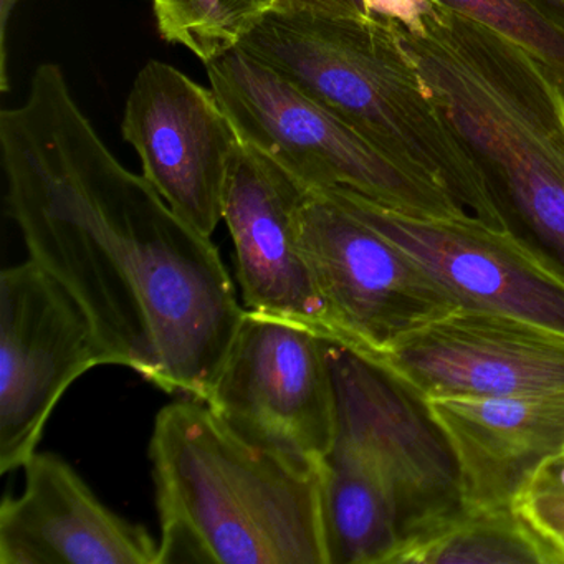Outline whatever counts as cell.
<instances>
[{
	"label": "cell",
	"mask_w": 564,
	"mask_h": 564,
	"mask_svg": "<svg viewBox=\"0 0 564 564\" xmlns=\"http://www.w3.org/2000/svg\"><path fill=\"white\" fill-rule=\"evenodd\" d=\"M0 151L29 256L85 310L111 365L206 402L246 312L210 237L118 161L58 65L2 110Z\"/></svg>",
	"instance_id": "obj_1"
},
{
	"label": "cell",
	"mask_w": 564,
	"mask_h": 564,
	"mask_svg": "<svg viewBox=\"0 0 564 564\" xmlns=\"http://www.w3.org/2000/svg\"><path fill=\"white\" fill-rule=\"evenodd\" d=\"M401 37L503 230L564 282L563 88L520 45L438 4Z\"/></svg>",
	"instance_id": "obj_2"
},
{
	"label": "cell",
	"mask_w": 564,
	"mask_h": 564,
	"mask_svg": "<svg viewBox=\"0 0 564 564\" xmlns=\"http://www.w3.org/2000/svg\"><path fill=\"white\" fill-rule=\"evenodd\" d=\"M150 458L158 564H328L322 465L242 441L189 398L161 409Z\"/></svg>",
	"instance_id": "obj_3"
},
{
	"label": "cell",
	"mask_w": 564,
	"mask_h": 564,
	"mask_svg": "<svg viewBox=\"0 0 564 564\" xmlns=\"http://www.w3.org/2000/svg\"><path fill=\"white\" fill-rule=\"evenodd\" d=\"M240 48L382 153L435 181L468 216L503 230L480 173L402 44L398 21L371 11L339 18L272 12Z\"/></svg>",
	"instance_id": "obj_4"
},
{
	"label": "cell",
	"mask_w": 564,
	"mask_h": 564,
	"mask_svg": "<svg viewBox=\"0 0 564 564\" xmlns=\"http://www.w3.org/2000/svg\"><path fill=\"white\" fill-rule=\"evenodd\" d=\"M240 140L308 189H348L417 219L468 216L444 187L399 164L355 128L242 48L206 64Z\"/></svg>",
	"instance_id": "obj_5"
},
{
	"label": "cell",
	"mask_w": 564,
	"mask_h": 564,
	"mask_svg": "<svg viewBox=\"0 0 564 564\" xmlns=\"http://www.w3.org/2000/svg\"><path fill=\"white\" fill-rule=\"evenodd\" d=\"M329 359L338 424L322 465L391 505L404 551L464 508L457 457L427 399L394 372L336 341Z\"/></svg>",
	"instance_id": "obj_6"
},
{
	"label": "cell",
	"mask_w": 564,
	"mask_h": 564,
	"mask_svg": "<svg viewBox=\"0 0 564 564\" xmlns=\"http://www.w3.org/2000/svg\"><path fill=\"white\" fill-rule=\"evenodd\" d=\"M300 240L325 312L328 338L378 358L458 308L411 256L325 191L310 189Z\"/></svg>",
	"instance_id": "obj_7"
},
{
	"label": "cell",
	"mask_w": 564,
	"mask_h": 564,
	"mask_svg": "<svg viewBox=\"0 0 564 564\" xmlns=\"http://www.w3.org/2000/svg\"><path fill=\"white\" fill-rule=\"evenodd\" d=\"M329 343L312 326L246 310L206 404L242 441L322 465L338 424Z\"/></svg>",
	"instance_id": "obj_8"
},
{
	"label": "cell",
	"mask_w": 564,
	"mask_h": 564,
	"mask_svg": "<svg viewBox=\"0 0 564 564\" xmlns=\"http://www.w3.org/2000/svg\"><path fill=\"white\" fill-rule=\"evenodd\" d=\"M111 365L77 300L29 259L0 275V471L24 467L75 379Z\"/></svg>",
	"instance_id": "obj_9"
},
{
	"label": "cell",
	"mask_w": 564,
	"mask_h": 564,
	"mask_svg": "<svg viewBox=\"0 0 564 564\" xmlns=\"http://www.w3.org/2000/svg\"><path fill=\"white\" fill-rule=\"evenodd\" d=\"M121 134L143 177L191 227L213 237L223 220L227 176L240 137L213 88L150 61L134 78Z\"/></svg>",
	"instance_id": "obj_10"
},
{
	"label": "cell",
	"mask_w": 564,
	"mask_h": 564,
	"mask_svg": "<svg viewBox=\"0 0 564 564\" xmlns=\"http://www.w3.org/2000/svg\"><path fill=\"white\" fill-rule=\"evenodd\" d=\"M323 191L401 247L462 308L514 316L564 335L563 280L507 230L471 216L417 219L352 191Z\"/></svg>",
	"instance_id": "obj_11"
},
{
	"label": "cell",
	"mask_w": 564,
	"mask_h": 564,
	"mask_svg": "<svg viewBox=\"0 0 564 564\" xmlns=\"http://www.w3.org/2000/svg\"><path fill=\"white\" fill-rule=\"evenodd\" d=\"M372 359L427 401L564 394V335L501 313L458 306Z\"/></svg>",
	"instance_id": "obj_12"
},
{
	"label": "cell",
	"mask_w": 564,
	"mask_h": 564,
	"mask_svg": "<svg viewBox=\"0 0 564 564\" xmlns=\"http://www.w3.org/2000/svg\"><path fill=\"white\" fill-rule=\"evenodd\" d=\"M310 189L240 140L223 199L243 308L312 326L328 338L325 312L300 240Z\"/></svg>",
	"instance_id": "obj_13"
},
{
	"label": "cell",
	"mask_w": 564,
	"mask_h": 564,
	"mask_svg": "<svg viewBox=\"0 0 564 564\" xmlns=\"http://www.w3.org/2000/svg\"><path fill=\"white\" fill-rule=\"evenodd\" d=\"M0 507V564H158L147 528L105 507L58 455L35 452Z\"/></svg>",
	"instance_id": "obj_14"
},
{
	"label": "cell",
	"mask_w": 564,
	"mask_h": 564,
	"mask_svg": "<svg viewBox=\"0 0 564 564\" xmlns=\"http://www.w3.org/2000/svg\"><path fill=\"white\" fill-rule=\"evenodd\" d=\"M460 470L464 508L518 507L564 457V394L429 401Z\"/></svg>",
	"instance_id": "obj_15"
},
{
	"label": "cell",
	"mask_w": 564,
	"mask_h": 564,
	"mask_svg": "<svg viewBox=\"0 0 564 564\" xmlns=\"http://www.w3.org/2000/svg\"><path fill=\"white\" fill-rule=\"evenodd\" d=\"M395 564H564V546L521 505L462 508L412 541Z\"/></svg>",
	"instance_id": "obj_16"
},
{
	"label": "cell",
	"mask_w": 564,
	"mask_h": 564,
	"mask_svg": "<svg viewBox=\"0 0 564 564\" xmlns=\"http://www.w3.org/2000/svg\"><path fill=\"white\" fill-rule=\"evenodd\" d=\"M163 41L207 62L236 51L272 12L270 0H153Z\"/></svg>",
	"instance_id": "obj_17"
},
{
	"label": "cell",
	"mask_w": 564,
	"mask_h": 564,
	"mask_svg": "<svg viewBox=\"0 0 564 564\" xmlns=\"http://www.w3.org/2000/svg\"><path fill=\"white\" fill-rule=\"evenodd\" d=\"M468 21L485 25L533 55L564 91V31L534 0H434Z\"/></svg>",
	"instance_id": "obj_18"
},
{
	"label": "cell",
	"mask_w": 564,
	"mask_h": 564,
	"mask_svg": "<svg viewBox=\"0 0 564 564\" xmlns=\"http://www.w3.org/2000/svg\"><path fill=\"white\" fill-rule=\"evenodd\" d=\"M520 505L547 533L564 536V474L557 460L541 471Z\"/></svg>",
	"instance_id": "obj_19"
},
{
	"label": "cell",
	"mask_w": 564,
	"mask_h": 564,
	"mask_svg": "<svg viewBox=\"0 0 564 564\" xmlns=\"http://www.w3.org/2000/svg\"><path fill=\"white\" fill-rule=\"evenodd\" d=\"M270 4L275 14L310 18H339L368 11L365 0H270Z\"/></svg>",
	"instance_id": "obj_20"
},
{
	"label": "cell",
	"mask_w": 564,
	"mask_h": 564,
	"mask_svg": "<svg viewBox=\"0 0 564 564\" xmlns=\"http://www.w3.org/2000/svg\"><path fill=\"white\" fill-rule=\"evenodd\" d=\"M368 11L394 19L408 31L422 29L425 15L434 9V0H365Z\"/></svg>",
	"instance_id": "obj_21"
},
{
	"label": "cell",
	"mask_w": 564,
	"mask_h": 564,
	"mask_svg": "<svg viewBox=\"0 0 564 564\" xmlns=\"http://www.w3.org/2000/svg\"><path fill=\"white\" fill-rule=\"evenodd\" d=\"M556 28L564 31V0H534Z\"/></svg>",
	"instance_id": "obj_22"
},
{
	"label": "cell",
	"mask_w": 564,
	"mask_h": 564,
	"mask_svg": "<svg viewBox=\"0 0 564 564\" xmlns=\"http://www.w3.org/2000/svg\"><path fill=\"white\" fill-rule=\"evenodd\" d=\"M557 467H560L561 471H563V474H564V460H563V458H560V460H557Z\"/></svg>",
	"instance_id": "obj_23"
},
{
	"label": "cell",
	"mask_w": 564,
	"mask_h": 564,
	"mask_svg": "<svg viewBox=\"0 0 564 564\" xmlns=\"http://www.w3.org/2000/svg\"><path fill=\"white\" fill-rule=\"evenodd\" d=\"M560 541H561V543H563V546H564V536H561Z\"/></svg>",
	"instance_id": "obj_24"
},
{
	"label": "cell",
	"mask_w": 564,
	"mask_h": 564,
	"mask_svg": "<svg viewBox=\"0 0 564 564\" xmlns=\"http://www.w3.org/2000/svg\"><path fill=\"white\" fill-rule=\"evenodd\" d=\"M19 0H12V4H18Z\"/></svg>",
	"instance_id": "obj_25"
},
{
	"label": "cell",
	"mask_w": 564,
	"mask_h": 564,
	"mask_svg": "<svg viewBox=\"0 0 564 564\" xmlns=\"http://www.w3.org/2000/svg\"><path fill=\"white\" fill-rule=\"evenodd\" d=\"M563 460H564V457H563Z\"/></svg>",
	"instance_id": "obj_26"
}]
</instances>
